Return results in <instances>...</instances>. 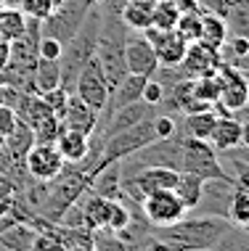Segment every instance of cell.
Returning a JSON list of instances; mask_svg holds the SVG:
<instances>
[{
  "label": "cell",
  "instance_id": "obj_1",
  "mask_svg": "<svg viewBox=\"0 0 249 251\" xmlns=\"http://www.w3.org/2000/svg\"><path fill=\"white\" fill-rule=\"evenodd\" d=\"M231 230H233V225L225 217H218V214L196 217V214L188 212L183 220H178L175 225L159 227L157 235L165 241H172L175 246L183 249V251H210V249H218L220 241H223Z\"/></svg>",
  "mask_w": 249,
  "mask_h": 251
},
{
  "label": "cell",
  "instance_id": "obj_2",
  "mask_svg": "<svg viewBox=\"0 0 249 251\" xmlns=\"http://www.w3.org/2000/svg\"><path fill=\"white\" fill-rule=\"evenodd\" d=\"M98 32H101V8L96 3L90 5L85 22L80 24V29L72 35L69 43H64L61 58H58V69H61V87L72 93L77 74L83 72V66L93 58L98 43Z\"/></svg>",
  "mask_w": 249,
  "mask_h": 251
},
{
  "label": "cell",
  "instance_id": "obj_3",
  "mask_svg": "<svg viewBox=\"0 0 249 251\" xmlns=\"http://www.w3.org/2000/svg\"><path fill=\"white\" fill-rule=\"evenodd\" d=\"M178 172L196 175L201 180H225L231 175L220 164L218 151L212 148L210 140H196L180 132V167Z\"/></svg>",
  "mask_w": 249,
  "mask_h": 251
},
{
  "label": "cell",
  "instance_id": "obj_4",
  "mask_svg": "<svg viewBox=\"0 0 249 251\" xmlns=\"http://www.w3.org/2000/svg\"><path fill=\"white\" fill-rule=\"evenodd\" d=\"M90 0H64L56 11H51L48 16L40 22V35L53 37L58 43H69L72 35L80 29V24L85 22L87 11H90Z\"/></svg>",
  "mask_w": 249,
  "mask_h": 251
},
{
  "label": "cell",
  "instance_id": "obj_5",
  "mask_svg": "<svg viewBox=\"0 0 249 251\" xmlns=\"http://www.w3.org/2000/svg\"><path fill=\"white\" fill-rule=\"evenodd\" d=\"M218 79H220V100L218 106V117H225V114H233L236 108H241L244 103H249V82L247 74L236 69L231 64H220L218 69Z\"/></svg>",
  "mask_w": 249,
  "mask_h": 251
},
{
  "label": "cell",
  "instance_id": "obj_6",
  "mask_svg": "<svg viewBox=\"0 0 249 251\" xmlns=\"http://www.w3.org/2000/svg\"><path fill=\"white\" fill-rule=\"evenodd\" d=\"M140 209H143V217L151 227H167L175 225L178 220H183L188 214L186 206L180 203V199L175 196V191H154L149 193L143 201H140Z\"/></svg>",
  "mask_w": 249,
  "mask_h": 251
},
{
  "label": "cell",
  "instance_id": "obj_7",
  "mask_svg": "<svg viewBox=\"0 0 249 251\" xmlns=\"http://www.w3.org/2000/svg\"><path fill=\"white\" fill-rule=\"evenodd\" d=\"M72 93L83 98L96 114L104 111L106 100H109V82H106V77H104V72H101V66H98L96 58H90L83 66V72H80L77 79H75Z\"/></svg>",
  "mask_w": 249,
  "mask_h": 251
},
{
  "label": "cell",
  "instance_id": "obj_8",
  "mask_svg": "<svg viewBox=\"0 0 249 251\" xmlns=\"http://www.w3.org/2000/svg\"><path fill=\"white\" fill-rule=\"evenodd\" d=\"M66 161L61 159V153L56 151L53 143H32V148L24 156V169L32 180L48 182L64 169Z\"/></svg>",
  "mask_w": 249,
  "mask_h": 251
},
{
  "label": "cell",
  "instance_id": "obj_9",
  "mask_svg": "<svg viewBox=\"0 0 249 251\" xmlns=\"http://www.w3.org/2000/svg\"><path fill=\"white\" fill-rule=\"evenodd\" d=\"M125 64L130 74H140V77H151L157 72L159 61L154 53V45L146 40L143 32H133L127 29L125 35Z\"/></svg>",
  "mask_w": 249,
  "mask_h": 251
},
{
  "label": "cell",
  "instance_id": "obj_10",
  "mask_svg": "<svg viewBox=\"0 0 249 251\" xmlns=\"http://www.w3.org/2000/svg\"><path fill=\"white\" fill-rule=\"evenodd\" d=\"M220 64H223V58H220V50L212 48V45L207 43H191L183 53V61H180V69L188 79H199V77H210V74H218Z\"/></svg>",
  "mask_w": 249,
  "mask_h": 251
},
{
  "label": "cell",
  "instance_id": "obj_11",
  "mask_svg": "<svg viewBox=\"0 0 249 251\" xmlns=\"http://www.w3.org/2000/svg\"><path fill=\"white\" fill-rule=\"evenodd\" d=\"M143 35L154 45L159 66H178L180 61H183V53L188 48V43L175 29H154V26H146Z\"/></svg>",
  "mask_w": 249,
  "mask_h": 251
},
{
  "label": "cell",
  "instance_id": "obj_12",
  "mask_svg": "<svg viewBox=\"0 0 249 251\" xmlns=\"http://www.w3.org/2000/svg\"><path fill=\"white\" fill-rule=\"evenodd\" d=\"M58 117H61L66 130L85 132V135H90L98 125V114L93 111L80 96H75V93H69V98H66V103H64V111L58 114Z\"/></svg>",
  "mask_w": 249,
  "mask_h": 251
},
{
  "label": "cell",
  "instance_id": "obj_13",
  "mask_svg": "<svg viewBox=\"0 0 249 251\" xmlns=\"http://www.w3.org/2000/svg\"><path fill=\"white\" fill-rule=\"evenodd\" d=\"M210 143L218 153L239 148L241 146V122L233 119L231 114L218 117V122H215V127H212V135H210Z\"/></svg>",
  "mask_w": 249,
  "mask_h": 251
},
{
  "label": "cell",
  "instance_id": "obj_14",
  "mask_svg": "<svg viewBox=\"0 0 249 251\" xmlns=\"http://www.w3.org/2000/svg\"><path fill=\"white\" fill-rule=\"evenodd\" d=\"M56 151L61 153V159L66 164H80V161H85L87 151H90V135L85 132H75V130H66L56 138Z\"/></svg>",
  "mask_w": 249,
  "mask_h": 251
},
{
  "label": "cell",
  "instance_id": "obj_15",
  "mask_svg": "<svg viewBox=\"0 0 249 251\" xmlns=\"http://www.w3.org/2000/svg\"><path fill=\"white\" fill-rule=\"evenodd\" d=\"M35 238H37V233L27 222L13 220L0 230V246L5 251H32L35 249Z\"/></svg>",
  "mask_w": 249,
  "mask_h": 251
},
{
  "label": "cell",
  "instance_id": "obj_16",
  "mask_svg": "<svg viewBox=\"0 0 249 251\" xmlns=\"http://www.w3.org/2000/svg\"><path fill=\"white\" fill-rule=\"evenodd\" d=\"M215 122H218V114H215V108H204V111L183 114V125H180V132L188 135V138H196V140H210Z\"/></svg>",
  "mask_w": 249,
  "mask_h": 251
},
{
  "label": "cell",
  "instance_id": "obj_17",
  "mask_svg": "<svg viewBox=\"0 0 249 251\" xmlns=\"http://www.w3.org/2000/svg\"><path fill=\"white\" fill-rule=\"evenodd\" d=\"M61 85V69H58V61H51V58H40L37 56V64L32 69V90L37 96L53 90V87Z\"/></svg>",
  "mask_w": 249,
  "mask_h": 251
},
{
  "label": "cell",
  "instance_id": "obj_18",
  "mask_svg": "<svg viewBox=\"0 0 249 251\" xmlns=\"http://www.w3.org/2000/svg\"><path fill=\"white\" fill-rule=\"evenodd\" d=\"M175 196L180 199V203L186 206V212H194L201 201V191H204V180L196 177V175H188V172H180L178 175V182H175Z\"/></svg>",
  "mask_w": 249,
  "mask_h": 251
},
{
  "label": "cell",
  "instance_id": "obj_19",
  "mask_svg": "<svg viewBox=\"0 0 249 251\" xmlns=\"http://www.w3.org/2000/svg\"><path fill=\"white\" fill-rule=\"evenodd\" d=\"M231 35V29H228L225 19L218 16V13H210V11H201V43L212 45V48H223V43L228 40Z\"/></svg>",
  "mask_w": 249,
  "mask_h": 251
},
{
  "label": "cell",
  "instance_id": "obj_20",
  "mask_svg": "<svg viewBox=\"0 0 249 251\" xmlns=\"http://www.w3.org/2000/svg\"><path fill=\"white\" fill-rule=\"evenodd\" d=\"M228 222L233 227H249V193L244 188H239L233 182V193H231V201H228Z\"/></svg>",
  "mask_w": 249,
  "mask_h": 251
},
{
  "label": "cell",
  "instance_id": "obj_21",
  "mask_svg": "<svg viewBox=\"0 0 249 251\" xmlns=\"http://www.w3.org/2000/svg\"><path fill=\"white\" fill-rule=\"evenodd\" d=\"M27 32V16L19 8H0V37L13 43Z\"/></svg>",
  "mask_w": 249,
  "mask_h": 251
},
{
  "label": "cell",
  "instance_id": "obj_22",
  "mask_svg": "<svg viewBox=\"0 0 249 251\" xmlns=\"http://www.w3.org/2000/svg\"><path fill=\"white\" fill-rule=\"evenodd\" d=\"M175 32H178V35L183 37L188 45H191V43H199V37H201V11H199V8L180 11L178 24H175Z\"/></svg>",
  "mask_w": 249,
  "mask_h": 251
},
{
  "label": "cell",
  "instance_id": "obj_23",
  "mask_svg": "<svg viewBox=\"0 0 249 251\" xmlns=\"http://www.w3.org/2000/svg\"><path fill=\"white\" fill-rule=\"evenodd\" d=\"M151 11L154 8H146V5H136V3H127L122 5V11H119V19L125 22L127 29L133 32H143L146 26H151Z\"/></svg>",
  "mask_w": 249,
  "mask_h": 251
},
{
  "label": "cell",
  "instance_id": "obj_24",
  "mask_svg": "<svg viewBox=\"0 0 249 251\" xmlns=\"http://www.w3.org/2000/svg\"><path fill=\"white\" fill-rule=\"evenodd\" d=\"M64 132V122L58 114H45L43 119L32 127V138L35 143H56V138Z\"/></svg>",
  "mask_w": 249,
  "mask_h": 251
},
{
  "label": "cell",
  "instance_id": "obj_25",
  "mask_svg": "<svg viewBox=\"0 0 249 251\" xmlns=\"http://www.w3.org/2000/svg\"><path fill=\"white\" fill-rule=\"evenodd\" d=\"M90 246H93V251H130L122 233H114L109 227H98L90 238Z\"/></svg>",
  "mask_w": 249,
  "mask_h": 251
},
{
  "label": "cell",
  "instance_id": "obj_26",
  "mask_svg": "<svg viewBox=\"0 0 249 251\" xmlns=\"http://www.w3.org/2000/svg\"><path fill=\"white\" fill-rule=\"evenodd\" d=\"M178 16H180L178 5L167 3V0H157V5L151 11V26L154 29H175Z\"/></svg>",
  "mask_w": 249,
  "mask_h": 251
},
{
  "label": "cell",
  "instance_id": "obj_27",
  "mask_svg": "<svg viewBox=\"0 0 249 251\" xmlns=\"http://www.w3.org/2000/svg\"><path fill=\"white\" fill-rule=\"evenodd\" d=\"M194 82V96H196L201 103L207 106H215L220 100V79L218 74H210V77H199V79H191Z\"/></svg>",
  "mask_w": 249,
  "mask_h": 251
},
{
  "label": "cell",
  "instance_id": "obj_28",
  "mask_svg": "<svg viewBox=\"0 0 249 251\" xmlns=\"http://www.w3.org/2000/svg\"><path fill=\"white\" fill-rule=\"evenodd\" d=\"M19 11L29 19H40L43 22L51 11H56V3L53 0H19Z\"/></svg>",
  "mask_w": 249,
  "mask_h": 251
},
{
  "label": "cell",
  "instance_id": "obj_29",
  "mask_svg": "<svg viewBox=\"0 0 249 251\" xmlns=\"http://www.w3.org/2000/svg\"><path fill=\"white\" fill-rule=\"evenodd\" d=\"M61 50H64V45L58 43V40H53V37H45V35H40V43H37V56H40V58H51V61H58V58H61Z\"/></svg>",
  "mask_w": 249,
  "mask_h": 251
},
{
  "label": "cell",
  "instance_id": "obj_30",
  "mask_svg": "<svg viewBox=\"0 0 249 251\" xmlns=\"http://www.w3.org/2000/svg\"><path fill=\"white\" fill-rule=\"evenodd\" d=\"M16 125H19V119H16V114H13V108L11 106H0V146H3L5 138L16 130Z\"/></svg>",
  "mask_w": 249,
  "mask_h": 251
},
{
  "label": "cell",
  "instance_id": "obj_31",
  "mask_svg": "<svg viewBox=\"0 0 249 251\" xmlns=\"http://www.w3.org/2000/svg\"><path fill=\"white\" fill-rule=\"evenodd\" d=\"M162 98H165V87L159 85V79L149 77L143 85V93H140V100H146V103H151V106H159Z\"/></svg>",
  "mask_w": 249,
  "mask_h": 251
},
{
  "label": "cell",
  "instance_id": "obj_32",
  "mask_svg": "<svg viewBox=\"0 0 249 251\" xmlns=\"http://www.w3.org/2000/svg\"><path fill=\"white\" fill-rule=\"evenodd\" d=\"M40 98H43L45 103L51 106V111L61 114V111H64V103H66V98H69V90H64V87L58 85V87H53V90L43 93V96H40Z\"/></svg>",
  "mask_w": 249,
  "mask_h": 251
},
{
  "label": "cell",
  "instance_id": "obj_33",
  "mask_svg": "<svg viewBox=\"0 0 249 251\" xmlns=\"http://www.w3.org/2000/svg\"><path fill=\"white\" fill-rule=\"evenodd\" d=\"M146 251H183V249H178L172 241H165V238H159V235H157L154 241H149V249H146Z\"/></svg>",
  "mask_w": 249,
  "mask_h": 251
},
{
  "label": "cell",
  "instance_id": "obj_34",
  "mask_svg": "<svg viewBox=\"0 0 249 251\" xmlns=\"http://www.w3.org/2000/svg\"><path fill=\"white\" fill-rule=\"evenodd\" d=\"M167 3L178 5L180 11H191V8H196V0H167Z\"/></svg>",
  "mask_w": 249,
  "mask_h": 251
},
{
  "label": "cell",
  "instance_id": "obj_35",
  "mask_svg": "<svg viewBox=\"0 0 249 251\" xmlns=\"http://www.w3.org/2000/svg\"><path fill=\"white\" fill-rule=\"evenodd\" d=\"M241 146L249 151V119L241 122Z\"/></svg>",
  "mask_w": 249,
  "mask_h": 251
},
{
  "label": "cell",
  "instance_id": "obj_36",
  "mask_svg": "<svg viewBox=\"0 0 249 251\" xmlns=\"http://www.w3.org/2000/svg\"><path fill=\"white\" fill-rule=\"evenodd\" d=\"M127 3H136V5H146V8H154L157 0H127Z\"/></svg>",
  "mask_w": 249,
  "mask_h": 251
},
{
  "label": "cell",
  "instance_id": "obj_37",
  "mask_svg": "<svg viewBox=\"0 0 249 251\" xmlns=\"http://www.w3.org/2000/svg\"><path fill=\"white\" fill-rule=\"evenodd\" d=\"M210 251H220V249H210Z\"/></svg>",
  "mask_w": 249,
  "mask_h": 251
},
{
  "label": "cell",
  "instance_id": "obj_38",
  "mask_svg": "<svg viewBox=\"0 0 249 251\" xmlns=\"http://www.w3.org/2000/svg\"><path fill=\"white\" fill-rule=\"evenodd\" d=\"M0 8H3V5H0Z\"/></svg>",
  "mask_w": 249,
  "mask_h": 251
}]
</instances>
